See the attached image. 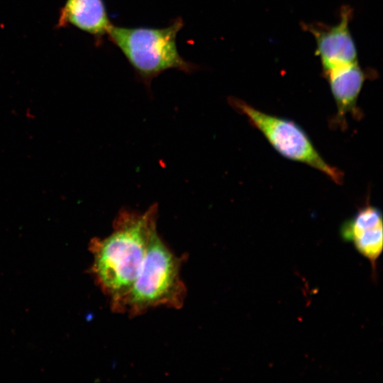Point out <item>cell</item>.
Segmentation results:
<instances>
[{
    "label": "cell",
    "mask_w": 383,
    "mask_h": 383,
    "mask_svg": "<svg viewBox=\"0 0 383 383\" xmlns=\"http://www.w3.org/2000/svg\"><path fill=\"white\" fill-rule=\"evenodd\" d=\"M157 204L140 213L123 208L113 223V231L89 244L93 255L91 272L108 297L111 309L123 313L127 296L143 265L150 235L157 228Z\"/></svg>",
    "instance_id": "6da1fadb"
},
{
    "label": "cell",
    "mask_w": 383,
    "mask_h": 383,
    "mask_svg": "<svg viewBox=\"0 0 383 383\" xmlns=\"http://www.w3.org/2000/svg\"><path fill=\"white\" fill-rule=\"evenodd\" d=\"M186 259L185 255L178 256L167 246L155 228L139 274L126 300L123 313L134 318L156 307L182 308L187 291L181 270Z\"/></svg>",
    "instance_id": "7a4b0ae2"
},
{
    "label": "cell",
    "mask_w": 383,
    "mask_h": 383,
    "mask_svg": "<svg viewBox=\"0 0 383 383\" xmlns=\"http://www.w3.org/2000/svg\"><path fill=\"white\" fill-rule=\"evenodd\" d=\"M184 25L181 18L164 28H127L112 24L107 35L149 87L153 78L166 70L176 69L190 73L196 70L195 65L182 57L177 50V36Z\"/></svg>",
    "instance_id": "3957f363"
},
{
    "label": "cell",
    "mask_w": 383,
    "mask_h": 383,
    "mask_svg": "<svg viewBox=\"0 0 383 383\" xmlns=\"http://www.w3.org/2000/svg\"><path fill=\"white\" fill-rule=\"evenodd\" d=\"M228 102L235 111L247 117L281 155L321 172L338 184L343 183V172L323 160L306 133L296 123L262 112L235 97H230Z\"/></svg>",
    "instance_id": "277c9868"
},
{
    "label": "cell",
    "mask_w": 383,
    "mask_h": 383,
    "mask_svg": "<svg viewBox=\"0 0 383 383\" xmlns=\"http://www.w3.org/2000/svg\"><path fill=\"white\" fill-rule=\"evenodd\" d=\"M351 9H341L340 21L332 26H305L316 43V55L321 60L323 72L357 62V52L349 29Z\"/></svg>",
    "instance_id": "5b68a950"
},
{
    "label": "cell",
    "mask_w": 383,
    "mask_h": 383,
    "mask_svg": "<svg viewBox=\"0 0 383 383\" xmlns=\"http://www.w3.org/2000/svg\"><path fill=\"white\" fill-rule=\"evenodd\" d=\"M335 100L337 112L330 123L333 128H347L346 116L360 120L362 113L357 106V99L366 79L358 62L339 67L323 72Z\"/></svg>",
    "instance_id": "8992f818"
},
{
    "label": "cell",
    "mask_w": 383,
    "mask_h": 383,
    "mask_svg": "<svg viewBox=\"0 0 383 383\" xmlns=\"http://www.w3.org/2000/svg\"><path fill=\"white\" fill-rule=\"evenodd\" d=\"M344 241L353 243L356 250L371 263L376 270L377 261L383 249L382 215L379 208L365 204L340 229Z\"/></svg>",
    "instance_id": "52a82bcc"
},
{
    "label": "cell",
    "mask_w": 383,
    "mask_h": 383,
    "mask_svg": "<svg viewBox=\"0 0 383 383\" xmlns=\"http://www.w3.org/2000/svg\"><path fill=\"white\" fill-rule=\"evenodd\" d=\"M112 23L103 0H66L57 26H72L100 40Z\"/></svg>",
    "instance_id": "ba28073f"
}]
</instances>
